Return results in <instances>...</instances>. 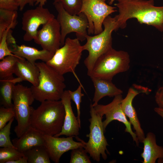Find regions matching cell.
Wrapping results in <instances>:
<instances>
[{"label": "cell", "instance_id": "obj_35", "mask_svg": "<svg viewBox=\"0 0 163 163\" xmlns=\"http://www.w3.org/2000/svg\"><path fill=\"white\" fill-rule=\"evenodd\" d=\"M19 10L22 11L27 4L30 6H34L35 5L36 0H19Z\"/></svg>", "mask_w": 163, "mask_h": 163}, {"label": "cell", "instance_id": "obj_34", "mask_svg": "<svg viewBox=\"0 0 163 163\" xmlns=\"http://www.w3.org/2000/svg\"><path fill=\"white\" fill-rule=\"evenodd\" d=\"M155 98L158 107L163 108V86L160 87L157 90Z\"/></svg>", "mask_w": 163, "mask_h": 163}, {"label": "cell", "instance_id": "obj_21", "mask_svg": "<svg viewBox=\"0 0 163 163\" xmlns=\"http://www.w3.org/2000/svg\"><path fill=\"white\" fill-rule=\"evenodd\" d=\"M142 143L143 150L141 156L143 163H155L157 159L163 158V147L157 144L154 133H148Z\"/></svg>", "mask_w": 163, "mask_h": 163}, {"label": "cell", "instance_id": "obj_19", "mask_svg": "<svg viewBox=\"0 0 163 163\" xmlns=\"http://www.w3.org/2000/svg\"><path fill=\"white\" fill-rule=\"evenodd\" d=\"M14 74L23 81L29 82L34 86L39 84L40 72L38 67L24 58H19L16 62Z\"/></svg>", "mask_w": 163, "mask_h": 163}, {"label": "cell", "instance_id": "obj_41", "mask_svg": "<svg viewBox=\"0 0 163 163\" xmlns=\"http://www.w3.org/2000/svg\"><path fill=\"white\" fill-rule=\"evenodd\" d=\"M102 1H104V2H105V1L106 0H101Z\"/></svg>", "mask_w": 163, "mask_h": 163}, {"label": "cell", "instance_id": "obj_23", "mask_svg": "<svg viewBox=\"0 0 163 163\" xmlns=\"http://www.w3.org/2000/svg\"><path fill=\"white\" fill-rule=\"evenodd\" d=\"M28 163H50V158L44 145L34 147L24 153Z\"/></svg>", "mask_w": 163, "mask_h": 163}, {"label": "cell", "instance_id": "obj_38", "mask_svg": "<svg viewBox=\"0 0 163 163\" xmlns=\"http://www.w3.org/2000/svg\"><path fill=\"white\" fill-rule=\"evenodd\" d=\"M154 111L163 119V108L156 107L154 108Z\"/></svg>", "mask_w": 163, "mask_h": 163}, {"label": "cell", "instance_id": "obj_39", "mask_svg": "<svg viewBox=\"0 0 163 163\" xmlns=\"http://www.w3.org/2000/svg\"><path fill=\"white\" fill-rule=\"evenodd\" d=\"M47 0H36L35 5H39L43 6L46 3Z\"/></svg>", "mask_w": 163, "mask_h": 163}, {"label": "cell", "instance_id": "obj_25", "mask_svg": "<svg viewBox=\"0 0 163 163\" xmlns=\"http://www.w3.org/2000/svg\"><path fill=\"white\" fill-rule=\"evenodd\" d=\"M22 58L16 55L8 56L0 62V79L13 75L15 64L19 58Z\"/></svg>", "mask_w": 163, "mask_h": 163}, {"label": "cell", "instance_id": "obj_42", "mask_svg": "<svg viewBox=\"0 0 163 163\" xmlns=\"http://www.w3.org/2000/svg\"><path fill=\"white\" fill-rule=\"evenodd\" d=\"M162 40H163V38H162Z\"/></svg>", "mask_w": 163, "mask_h": 163}, {"label": "cell", "instance_id": "obj_40", "mask_svg": "<svg viewBox=\"0 0 163 163\" xmlns=\"http://www.w3.org/2000/svg\"><path fill=\"white\" fill-rule=\"evenodd\" d=\"M116 0H108V2L110 5H112L114 2Z\"/></svg>", "mask_w": 163, "mask_h": 163}, {"label": "cell", "instance_id": "obj_33", "mask_svg": "<svg viewBox=\"0 0 163 163\" xmlns=\"http://www.w3.org/2000/svg\"><path fill=\"white\" fill-rule=\"evenodd\" d=\"M19 0H0V8L17 11L19 7Z\"/></svg>", "mask_w": 163, "mask_h": 163}, {"label": "cell", "instance_id": "obj_10", "mask_svg": "<svg viewBox=\"0 0 163 163\" xmlns=\"http://www.w3.org/2000/svg\"><path fill=\"white\" fill-rule=\"evenodd\" d=\"M116 8L101 0H83L80 13L84 14L87 18L88 35H96L102 32L104 20L110 14L117 11Z\"/></svg>", "mask_w": 163, "mask_h": 163}, {"label": "cell", "instance_id": "obj_1", "mask_svg": "<svg viewBox=\"0 0 163 163\" xmlns=\"http://www.w3.org/2000/svg\"><path fill=\"white\" fill-rule=\"evenodd\" d=\"M114 5L119 14L114 17L117 29H124L129 19L136 18L141 24L154 27L163 32V6H156L154 0H116Z\"/></svg>", "mask_w": 163, "mask_h": 163}, {"label": "cell", "instance_id": "obj_30", "mask_svg": "<svg viewBox=\"0 0 163 163\" xmlns=\"http://www.w3.org/2000/svg\"><path fill=\"white\" fill-rule=\"evenodd\" d=\"M83 87L81 84H80L77 88L75 91H72L68 90L70 97L71 99L75 103L77 110V119L80 126L81 127L80 120V104L82 102V97L84 94L82 92V89Z\"/></svg>", "mask_w": 163, "mask_h": 163}, {"label": "cell", "instance_id": "obj_36", "mask_svg": "<svg viewBox=\"0 0 163 163\" xmlns=\"http://www.w3.org/2000/svg\"><path fill=\"white\" fill-rule=\"evenodd\" d=\"M11 29L8 31L7 36V41L8 44L13 45L16 44L15 39L12 35Z\"/></svg>", "mask_w": 163, "mask_h": 163}, {"label": "cell", "instance_id": "obj_20", "mask_svg": "<svg viewBox=\"0 0 163 163\" xmlns=\"http://www.w3.org/2000/svg\"><path fill=\"white\" fill-rule=\"evenodd\" d=\"M90 78L95 88L93 107L97 104L99 101L104 97H115L123 93V91L118 88L112 80L95 77Z\"/></svg>", "mask_w": 163, "mask_h": 163}, {"label": "cell", "instance_id": "obj_27", "mask_svg": "<svg viewBox=\"0 0 163 163\" xmlns=\"http://www.w3.org/2000/svg\"><path fill=\"white\" fill-rule=\"evenodd\" d=\"M60 2L65 9L72 15H78L80 12L83 0H54L53 3Z\"/></svg>", "mask_w": 163, "mask_h": 163}, {"label": "cell", "instance_id": "obj_13", "mask_svg": "<svg viewBox=\"0 0 163 163\" xmlns=\"http://www.w3.org/2000/svg\"><path fill=\"white\" fill-rule=\"evenodd\" d=\"M43 25L42 28L38 30L34 41L43 50L54 54L61 46L60 25L54 18Z\"/></svg>", "mask_w": 163, "mask_h": 163}, {"label": "cell", "instance_id": "obj_29", "mask_svg": "<svg viewBox=\"0 0 163 163\" xmlns=\"http://www.w3.org/2000/svg\"><path fill=\"white\" fill-rule=\"evenodd\" d=\"M14 118L11 119L4 127L0 129V147H11L16 148L11 141L10 137L11 125Z\"/></svg>", "mask_w": 163, "mask_h": 163}, {"label": "cell", "instance_id": "obj_7", "mask_svg": "<svg viewBox=\"0 0 163 163\" xmlns=\"http://www.w3.org/2000/svg\"><path fill=\"white\" fill-rule=\"evenodd\" d=\"M83 51L77 38L68 37L64 45L57 50L52 58L46 63L61 75L72 73L79 81L75 71L79 63Z\"/></svg>", "mask_w": 163, "mask_h": 163}, {"label": "cell", "instance_id": "obj_18", "mask_svg": "<svg viewBox=\"0 0 163 163\" xmlns=\"http://www.w3.org/2000/svg\"><path fill=\"white\" fill-rule=\"evenodd\" d=\"M15 147L24 152L36 146L44 145V135L31 126L20 137L12 140Z\"/></svg>", "mask_w": 163, "mask_h": 163}, {"label": "cell", "instance_id": "obj_31", "mask_svg": "<svg viewBox=\"0 0 163 163\" xmlns=\"http://www.w3.org/2000/svg\"><path fill=\"white\" fill-rule=\"evenodd\" d=\"M15 113L13 107L0 108V129L4 127L11 119L15 118Z\"/></svg>", "mask_w": 163, "mask_h": 163}, {"label": "cell", "instance_id": "obj_2", "mask_svg": "<svg viewBox=\"0 0 163 163\" xmlns=\"http://www.w3.org/2000/svg\"><path fill=\"white\" fill-rule=\"evenodd\" d=\"M34 109L31 116V126L44 135L55 136L60 133L65 115L61 100L45 101Z\"/></svg>", "mask_w": 163, "mask_h": 163}, {"label": "cell", "instance_id": "obj_17", "mask_svg": "<svg viewBox=\"0 0 163 163\" xmlns=\"http://www.w3.org/2000/svg\"><path fill=\"white\" fill-rule=\"evenodd\" d=\"M11 46V48H9L13 54L25 59L34 65H36V61L38 60L46 62L52 58L54 54L48 51L43 49L39 50L24 44L18 45L16 44Z\"/></svg>", "mask_w": 163, "mask_h": 163}, {"label": "cell", "instance_id": "obj_28", "mask_svg": "<svg viewBox=\"0 0 163 163\" xmlns=\"http://www.w3.org/2000/svg\"><path fill=\"white\" fill-rule=\"evenodd\" d=\"M83 147L73 149L71 152L70 163H91L90 157Z\"/></svg>", "mask_w": 163, "mask_h": 163}, {"label": "cell", "instance_id": "obj_9", "mask_svg": "<svg viewBox=\"0 0 163 163\" xmlns=\"http://www.w3.org/2000/svg\"><path fill=\"white\" fill-rule=\"evenodd\" d=\"M53 4L58 12L56 19L60 26L61 46L64 45L66 36L71 33H75L80 41L86 40L88 23L85 14L80 13L78 15H72L65 9L61 2L53 3Z\"/></svg>", "mask_w": 163, "mask_h": 163}, {"label": "cell", "instance_id": "obj_32", "mask_svg": "<svg viewBox=\"0 0 163 163\" xmlns=\"http://www.w3.org/2000/svg\"><path fill=\"white\" fill-rule=\"evenodd\" d=\"M10 27L7 28L3 33L0 38V59L1 60L5 56L15 55L10 50L7 41V36Z\"/></svg>", "mask_w": 163, "mask_h": 163}, {"label": "cell", "instance_id": "obj_24", "mask_svg": "<svg viewBox=\"0 0 163 163\" xmlns=\"http://www.w3.org/2000/svg\"><path fill=\"white\" fill-rule=\"evenodd\" d=\"M18 16L17 11L0 8V38L7 28L15 27L18 23Z\"/></svg>", "mask_w": 163, "mask_h": 163}, {"label": "cell", "instance_id": "obj_15", "mask_svg": "<svg viewBox=\"0 0 163 163\" xmlns=\"http://www.w3.org/2000/svg\"><path fill=\"white\" fill-rule=\"evenodd\" d=\"M74 136L59 137L44 135V146L50 159L55 163H59L62 155L69 150L80 147H83L84 144L77 142L73 139Z\"/></svg>", "mask_w": 163, "mask_h": 163}, {"label": "cell", "instance_id": "obj_22", "mask_svg": "<svg viewBox=\"0 0 163 163\" xmlns=\"http://www.w3.org/2000/svg\"><path fill=\"white\" fill-rule=\"evenodd\" d=\"M23 81L18 77L13 76L0 79V104L6 108L13 107L12 98L13 90L16 84Z\"/></svg>", "mask_w": 163, "mask_h": 163}, {"label": "cell", "instance_id": "obj_26", "mask_svg": "<svg viewBox=\"0 0 163 163\" xmlns=\"http://www.w3.org/2000/svg\"><path fill=\"white\" fill-rule=\"evenodd\" d=\"M24 156V154L16 148L11 147H1L0 163H8Z\"/></svg>", "mask_w": 163, "mask_h": 163}, {"label": "cell", "instance_id": "obj_14", "mask_svg": "<svg viewBox=\"0 0 163 163\" xmlns=\"http://www.w3.org/2000/svg\"><path fill=\"white\" fill-rule=\"evenodd\" d=\"M150 91V89L147 87L136 84H133L129 89L126 97L123 99L121 103V107L124 113L129 118V122L135 131L138 141L141 143H142L145 136L136 111L133 106V101L134 98L139 94H147Z\"/></svg>", "mask_w": 163, "mask_h": 163}, {"label": "cell", "instance_id": "obj_4", "mask_svg": "<svg viewBox=\"0 0 163 163\" xmlns=\"http://www.w3.org/2000/svg\"><path fill=\"white\" fill-rule=\"evenodd\" d=\"M103 25L104 29L102 32L94 36L88 35L86 37V43L82 46L83 50H87L88 53L84 62L88 76L98 58L112 48V34L113 31L117 30L114 17L110 15L104 20Z\"/></svg>", "mask_w": 163, "mask_h": 163}, {"label": "cell", "instance_id": "obj_8", "mask_svg": "<svg viewBox=\"0 0 163 163\" xmlns=\"http://www.w3.org/2000/svg\"><path fill=\"white\" fill-rule=\"evenodd\" d=\"M12 100L17 122L14 131L19 138L31 127V116L34 110L31 105L35 99L30 88L18 84L14 87Z\"/></svg>", "mask_w": 163, "mask_h": 163}, {"label": "cell", "instance_id": "obj_5", "mask_svg": "<svg viewBox=\"0 0 163 163\" xmlns=\"http://www.w3.org/2000/svg\"><path fill=\"white\" fill-rule=\"evenodd\" d=\"M130 63L128 52L112 48L98 58L89 76L112 80L117 74L128 71Z\"/></svg>", "mask_w": 163, "mask_h": 163}, {"label": "cell", "instance_id": "obj_3", "mask_svg": "<svg viewBox=\"0 0 163 163\" xmlns=\"http://www.w3.org/2000/svg\"><path fill=\"white\" fill-rule=\"evenodd\" d=\"M40 75L39 82L31 89L35 100L40 102L45 101H59L66 87L63 75L43 62L36 63Z\"/></svg>", "mask_w": 163, "mask_h": 163}, {"label": "cell", "instance_id": "obj_16", "mask_svg": "<svg viewBox=\"0 0 163 163\" xmlns=\"http://www.w3.org/2000/svg\"><path fill=\"white\" fill-rule=\"evenodd\" d=\"M60 100L65 108V115L63 125L61 132L54 136L59 137L61 135L67 136H78L79 135L80 126L77 117L73 112L71 105V99L68 90H65Z\"/></svg>", "mask_w": 163, "mask_h": 163}, {"label": "cell", "instance_id": "obj_12", "mask_svg": "<svg viewBox=\"0 0 163 163\" xmlns=\"http://www.w3.org/2000/svg\"><path fill=\"white\" fill-rule=\"evenodd\" d=\"M55 18L49 9L39 5L35 8L27 10L22 18V29L25 32L23 38L26 41L34 40L39 27Z\"/></svg>", "mask_w": 163, "mask_h": 163}, {"label": "cell", "instance_id": "obj_37", "mask_svg": "<svg viewBox=\"0 0 163 163\" xmlns=\"http://www.w3.org/2000/svg\"><path fill=\"white\" fill-rule=\"evenodd\" d=\"M8 163H28L27 158L24 156L21 157L14 161H9Z\"/></svg>", "mask_w": 163, "mask_h": 163}, {"label": "cell", "instance_id": "obj_11", "mask_svg": "<svg viewBox=\"0 0 163 163\" xmlns=\"http://www.w3.org/2000/svg\"><path fill=\"white\" fill-rule=\"evenodd\" d=\"M123 98L122 94L114 97L113 101L105 105L97 104L93 107L97 113L103 117L105 115L106 119L102 122L103 125L105 132L106 128L109 124L114 120H117L123 123L125 126V132L131 135L134 141L137 146L139 145L136 135L134 132L131 127V124L127 120L121 106V103Z\"/></svg>", "mask_w": 163, "mask_h": 163}, {"label": "cell", "instance_id": "obj_6", "mask_svg": "<svg viewBox=\"0 0 163 163\" xmlns=\"http://www.w3.org/2000/svg\"><path fill=\"white\" fill-rule=\"evenodd\" d=\"M91 118L89 119L90 133L86 136L88 138L87 142L75 136L76 139L84 145L83 148L92 159L99 162L101 156L104 160L107 158V154H110L107 149L108 146L107 139L104 135L105 133L103 125V117L99 115L95 110L91 103L90 105Z\"/></svg>", "mask_w": 163, "mask_h": 163}]
</instances>
